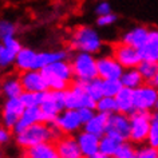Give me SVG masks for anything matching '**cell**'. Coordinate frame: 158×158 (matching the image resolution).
Masks as SVG:
<instances>
[{
	"mask_svg": "<svg viewBox=\"0 0 158 158\" xmlns=\"http://www.w3.org/2000/svg\"><path fill=\"white\" fill-rule=\"evenodd\" d=\"M98 77L102 79H121L123 74V66L111 55H103L98 58Z\"/></svg>",
	"mask_w": 158,
	"mask_h": 158,
	"instance_id": "14",
	"label": "cell"
},
{
	"mask_svg": "<svg viewBox=\"0 0 158 158\" xmlns=\"http://www.w3.org/2000/svg\"><path fill=\"white\" fill-rule=\"evenodd\" d=\"M94 11H95V14L98 15V16L113 12L111 4H110L107 0H101V2H98V3H97V6H95V8H94Z\"/></svg>",
	"mask_w": 158,
	"mask_h": 158,
	"instance_id": "39",
	"label": "cell"
},
{
	"mask_svg": "<svg viewBox=\"0 0 158 158\" xmlns=\"http://www.w3.org/2000/svg\"><path fill=\"white\" fill-rule=\"evenodd\" d=\"M62 133L54 125H48L46 122H39V123H35L30 127L22 130V131L14 134V139L18 148H20L26 152L27 149L32 148V146L52 141L54 138L56 139Z\"/></svg>",
	"mask_w": 158,
	"mask_h": 158,
	"instance_id": "1",
	"label": "cell"
},
{
	"mask_svg": "<svg viewBox=\"0 0 158 158\" xmlns=\"http://www.w3.org/2000/svg\"><path fill=\"white\" fill-rule=\"evenodd\" d=\"M78 113H79V115H81L82 121H83V123H86V122H89L94 115H95L97 110L91 109V107H81L78 110Z\"/></svg>",
	"mask_w": 158,
	"mask_h": 158,
	"instance_id": "40",
	"label": "cell"
},
{
	"mask_svg": "<svg viewBox=\"0 0 158 158\" xmlns=\"http://www.w3.org/2000/svg\"><path fill=\"white\" fill-rule=\"evenodd\" d=\"M121 82L123 85V87L135 90L137 87H139L141 85L145 83V79L141 75L139 70L135 67V69H126L121 77Z\"/></svg>",
	"mask_w": 158,
	"mask_h": 158,
	"instance_id": "27",
	"label": "cell"
},
{
	"mask_svg": "<svg viewBox=\"0 0 158 158\" xmlns=\"http://www.w3.org/2000/svg\"><path fill=\"white\" fill-rule=\"evenodd\" d=\"M152 83H153L154 86H157V87H158V74H157V77L153 79V82H152Z\"/></svg>",
	"mask_w": 158,
	"mask_h": 158,
	"instance_id": "43",
	"label": "cell"
},
{
	"mask_svg": "<svg viewBox=\"0 0 158 158\" xmlns=\"http://www.w3.org/2000/svg\"><path fill=\"white\" fill-rule=\"evenodd\" d=\"M26 156L28 158H59L56 146L51 141L43 142V143H39L36 146L27 149Z\"/></svg>",
	"mask_w": 158,
	"mask_h": 158,
	"instance_id": "25",
	"label": "cell"
},
{
	"mask_svg": "<svg viewBox=\"0 0 158 158\" xmlns=\"http://www.w3.org/2000/svg\"><path fill=\"white\" fill-rule=\"evenodd\" d=\"M117 158H137V148L135 143L131 142L130 139L127 141H122L119 148L117 150L115 154Z\"/></svg>",
	"mask_w": 158,
	"mask_h": 158,
	"instance_id": "33",
	"label": "cell"
},
{
	"mask_svg": "<svg viewBox=\"0 0 158 158\" xmlns=\"http://www.w3.org/2000/svg\"><path fill=\"white\" fill-rule=\"evenodd\" d=\"M83 121L79 115L78 110L74 109H64L59 114L54 126L56 127L62 134H70L75 135L81 130H83Z\"/></svg>",
	"mask_w": 158,
	"mask_h": 158,
	"instance_id": "8",
	"label": "cell"
},
{
	"mask_svg": "<svg viewBox=\"0 0 158 158\" xmlns=\"http://www.w3.org/2000/svg\"><path fill=\"white\" fill-rule=\"evenodd\" d=\"M26 106L19 98H6L2 106V123L4 127L14 130Z\"/></svg>",
	"mask_w": 158,
	"mask_h": 158,
	"instance_id": "10",
	"label": "cell"
},
{
	"mask_svg": "<svg viewBox=\"0 0 158 158\" xmlns=\"http://www.w3.org/2000/svg\"><path fill=\"white\" fill-rule=\"evenodd\" d=\"M150 127H152V114L149 111L135 110L130 115V141L135 145L146 143Z\"/></svg>",
	"mask_w": 158,
	"mask_h": 158,
	"instance_id": "5",
	"label": "cell"
},
{
	"mask_svg": "<svg viewBox=\"0 0 158 158\" xmlns=\"http://www.w3.org/2000/svg\"><path fill=\"white\" fill-rule=\"evenodd\" d=\"M42 71L44 73L46 78L63 79V81H67V82H71L74 79L73 66H71V62L67 60V59L51 63V64L44 67Z\"/></svg>",
	"mask_w": 158,
	"mask_h": 158,
	"instance_id": "16",
	"label": "cell"
},
{
	"mask_svg": "<svg viewBox=\"0 0 158 158\" xmlns=\"http://www.w3.org/2000/svg\"><path fill=\"white\" fill-rule=\"evenodd\" d=\"M39 122H43L40 107H26L12 131H14V134H16L35 123H39Z\"/></svg>",
	"mask_w": 158,
	"mask_h": 158,
	"instance_id": "20",
	"label": "cell"
},
{
	"mask_svg": "<svg viewBox=\"0 0 158 158\" xmlns=\"http://www.w3.org/2000/svg\"><path fill=\"white\" fill-rule=\"evenodd\" d=\"M75 137H77L79 148H81L85 157H93L99 153L101 137H98L90 131H86V130H81Z\"/></svg>",
	"mask_w": 158,
	"mask_h": 158,
	"instance_id": "17",
	"label": "cell"
},
{
	"mask_svg": "<svg viewBox=\"0 0 158 158\" xmlns=\"http://www.w3.org/2000/svg\"><path fill=\"white\" fill-rule=\"evenodd\" d=\"M117 22V15L110 12L106 15H101L97 18V26L98 27H110Z\"/></svg>",
	"mask_w": 158,
	"mask_h": 158,
	"instance_id": "37",
	"label": "cell"
},
{
	"mask_svg": "<svg viewBox=\"0 0 158 158\" xmlns=\"http://www.w3.org/2000/svg\"><path fill=\"white\" fill-rule=\"evenodd\" d=\"M85 158H110V157L105 156V154H102V153H98V154H95V156H93V157H85Z\"/></svg>",
	"mask_w": 158,
	"mask_h": 158,
	"instance_id": "42",
	"label": "cell"
},
{
	"mask_svg": "<svg viewBox=\"0 0 158 158\" xmlns=\"http://www.w3.org/2000/svg\"><path fill=\"white\" fill-rule=\"evenodd\" d=\"M122 89H123V85L121 79H103V95L117 97Z\"/></svg>",
	"mask_w": 158,
	"mask_h": 158,
	"instance_id": "34",
	"label": "cell"
},
{
	"mask_svg": "<svg viewBox=\"0 0 158 158\" xmlns=\"http://www.w3.org/2000/svg\"><path fill=\"white\" fill-rule=\"evenodd\" d=\"M158 101V87L150 82L141 85L134 90V105L135 110L139 111H150L156 107Z\"/></svg>",
	"mask_w": 158,
	"mask_h": 158,
	"instance_id": "7",
	"label": "cell"
},
{
	"mask_svg": "<svg viewBox=\"0 0 158 158\" xmlns=\"http://www.w3.org/2000/svg\"><path fill=\"white\" fill-rule=\"evenodd\" d=\"M82 86L86 90V93L95 101L103 97V79L102 78L97 77L94 79H90L87 82H82Z\"/></svg>",
	"mask_w": 158,
	"mask_h": 158,
	"instance_id": "29",
	"label": "cell"
},
{
	"mask_svg": "<svg viewBox=\"0 0 158 158\" xmlns=\"http://www.w3.org/2000/svg\"><path fill=\"white\" fill-rule=\"evenodd\" d=\"M111 158H117V157H111Z\"/></svg>",
	"mask_w": 158,
	"mask_h": 158,
	"instance_id": "46",
	"label": "cell"
},
{
	"mask_svg": "<svg viewBox=\"0 0 158 158\" xmlns=\"http://www.w3.org/2000/svg\"><path fill=\"white\" fill-rule=\"evenodd\" d=\"M15 35H16V26H15V23L3 19L0 22V38L4 39V38L15 36Z\"/></svg>",
	"mask_w": 158,
	"mask_h": 158,
	"instance_id": "36",
	"label": "cell"
},
{
	"mask_svg": "<svg viewBox=\"0 0 158 158\" xmlns=\"http://www.w3.org/2000/svg\"><path fill=\"white\" fill-rule=\"evenodd\" d=\"M24 93L22 81L19 75L8 74L2 81V94L6 98H19Z\"/></svg>",
	"mask_w": 158,
	"mask_h": 158,
	"instance_id": "19",
	"label": "cell"
},
{
	"mask_svg": "<svg viewBox=\"0 0 158 158\" xmlns=\"http://www.w3.org/2000/svg\"><path fill=\"white\" fill-rule=\"evenodd\" d=\"M97 111L107 114V115H111V114L118 111V106H117V101L115 97H107L103 95L102 98L97 101Z\"/></svg>",
	"mask_w": 158,
	"mask_h": 158,
	"instance_id": "30",
	"label": "cell"
},
{
	"mask_svg": "<svg viewBox=\"0 0 158 158\" xmlns=\"http://www.w3.org/2000/svg\"><path fill=\"white\" fill-rule=\"evenodd\" d=\"M70 47L74 51L95 55L103 48V40L95 28L90 26H79L70 35Z\"/></svg>",
	"mask_w": 158,
	"mask_h": 158,
	"instance_id": "2",
	"label": "cell"
},
{
	"mask_svg": "<svg viewBox=\"0 0 158 158\" xmlns=\"http://www.w3.org/2000/svg\"><path fill=\"white\" fill-rule=\"evenodd\" d=\"M20 158H28V157H27V156H26V154H24V156H23V157H20Z\"/></svg>",
	"mask_w": 158,
	"mask_h": 158,
	"instance_id": "45",
	"label": "cell"
},
{
	"mask_svg": "<svg viewBox=\"0 0 158 158\" xmlns=\"http://www.w3.org/2000/svg\"><path fill=\"white\" fill-rule=\"evenodd\" d=\"M22 43L19 42L16 36H10L2 39V46H0V66L3 70L10 69L15 64L16 56L19 51L22 50Z\"/></svg>",
	"mask_w": 158,
	"mask_h": 158,
	"instance_id": "13",
	"label": "cell"
},
{
	"mask_svg": "<svg viewBox=\"0 0 158 158\" xmlns=\"http://www.w3.org/2000/svg\"><path fill=\"white\" fill-rule=\"evenodd\" d=\"M36 55H38V51L30 48V47H22V50L19 51V54L16 56L14 67L19 73L28 71V70H35Z\"/></svg>",
	"mask_w": 158,
	"mask_h": 158,
	"instance_id": "22",
	"label": "cell"
},
{
	"mask_svg": "<svg viewBox=\"0 0 158 158\" xmlns=\"http://www.w3.org/2000/svg\"><path fill=\"white\" fill-rule=\"evenodd\" d=\"M121 142L118 138L110 135V134L106 133L103 137H101V143H99V153L105 154L107 157H115L117 154V150L119 148Z\"/></svg>",
	"mask_w": 158,
	"mask_h": 158,
	"instance_id": "28",
	"label": "cell"
},
{
	"mask_svg": "<svg viewBox=\"0 0 158 158\" xmlns=\"http://www.w3.org/2000/svg\"><path fill=\"white\" fill-rule=\"evenodd\" d=\"M55 146H56L59 158H85L75 135L62 134L55 139Z\"/></svg>",
	"mask_w": 158,
	"mask_h": 158,
	"instance_id": "15",
	"label": "cell"
},
{
	"mask_svg": "<svg viewBox=\"0 0 158 158\" xmlns=\"http://www.w3.org/2000/svg\"><path fill=\"white\" fill-rule=\"evenodd\" d=\"M81 107H97V101L86 93L82 83L75 82L66 90V109L79 110ZM97 110V109H95Z\"/></svg>",
	"mask_w": 158,
	"mask_h": 158,
	"instance_id": "6",
	"label": "cell"
},
{
	"mask_svg": "<svg viewBox=\"0 0 158 158\" xmlns=\"http://www.w3.org/2000/svg\"><path fill=\"white\" fill-rule=\"evenodd\" d=\"M66 109V91L47 90L40 105L43 122L54 125L58 115Z\"/></svg>",
	"mask_w": 158,
	"mask_h": 158,
	"instance_id": "4",
	"label": "cell"
},
{
	"mask_svg": "<svg viewBox=\"0 0 158 158\" xmlns=\"http://www.w3.org/2000/svg\"><path fill=\"white\" fill-rule=\"evenodd\" d=\"M107 134L118 138L119 141L130 139V115L119 111L109 115Z\"/></svg>",
	"mask_w": 158,
	"mask_h": 158,
	"instance_id": "11",
	"label": "cell"
},
{
	"mask_svg": "<svg viewBox=\"0 0 158 158\" xmlns=\"http://www.w3.org/2000/svg\"><path fill=\"white\" fill-rule=\"evenodd\" d=\"M154 110H158V101H157V103H156V107H154Z\"/></svg>",
	"mask_w": 158,
	"mask_h": 158,
	"instance_id": "44",
	"label": "cell"
},
{
	"mask_svg": "<svg viewBox=\"0 0 158 158\" xmlns=\"http://www.w3.org/2000/svg\"><path fill=\"white\" fill-rule=\"evenodd\" d=\"M107 127H109V115L99 111H97L95 115L83 125V130L95 134L98 137H103L107 133Z\"/></svg>",
	"mask_w": 158,
	"mask_h": 158,
	"instance_id": "23",
	"label": "cell"
},
{
	"mask_svg": "<svg viewBox=\"0 0 158 158\" xmlns=\"http://www.w3.org/2000/svg\"><path fill=\"white\" fill-rule=\"evenodd\" d=\"M98 2H101V0H98Z\"/></svg>",
	"mask_w": 158,
	"mask_h": 158,
	"instance_id": "47",
	"label": "cell"
},
{
	"mask_svg": "<svg viewBox=\"0 0 158 158\" xmlns=\"http://www.w3.org/2000/svg\"><path fill=\"white\" fill-rule=\"evenodd\" d=\"M71 66H73V73L75 82H87L90 79L98 77V58L94 54L90 52H81L77 51L71 56Z\"/></svg>",
	"mask_w": 158,
	"mask_h": 158,
	"instance_id": "3",
	"label": "cell"
},
{
	"mask_svg": "<svg viewBox=\"0 0 158 158\" xmlns=\"http://www.w3.org/2000/svg\"><path fill=\"white\" fill-rule=\"evenodd\" d=\"M137 158H158V149L149 143H142L137 148Z\"/></svg>",
	"mask_w": 158,
	"mask_h": 158,
	"instance_id": "35",
	"label": "cell"
},
{
	"mask_svg": "<svg viewBox=\"0 0 158 158\" xmlns=\"http://www.w3.org/2000/svg\"><path fill=\"white\" fill-rule=\"evenodd\" d=\"M113 56L123 66V69H135L142 62L139 48L126 44L123 42H118L113 46Z\"/></svg>",
	"mask_w": 158,
	"mask_h": 158,
	"instance_id": "9",
	"label": "cell"
},
{
	"mask_svg": "<svg viewBox=\"0 0 158 158\" xmlns=\"http://www.w3.org/2000/svg\"><path fill=\"white\" fill-rule=\"evenodd\" d=\"M12 130H10V129H7L3 126L2 130H0V142H2V145H7V143H10V141H11V138H12Z\"/></svg>",
	"mask_w": 158,
	"mask_h": 158,
	"instance_id": "41",
	"label": "cell"
},
{
	"mask_svg": "<svg viewBox=\"0 0 158 158\" xmlns=\"http://www.w3.org/2000/svg\"><path fill=\"white\" fill-rule=\"evenodd\" d=\"M149 32H150V28H148V27L134 26L131 28H129L127 31H125L121 38V42L135 47V48H141V47L148 42Z\"/></svg>",
	"mask_w": 158,
	"mask_h": 158,
	"instance_id": "18",
	"label": "cell"
},
{
	"mask_svg": "<svg viewBox=\"0 0 158 158\" xmlns=\"http://www.w3.org/2000/svg\"><path fill=\"white\" fill-rule=\"evenodd\" d=\"M146 143L154 146L158 149V122H153L152 121V127L149 131V137H148V142Z\"/></svg>",
	"mask_w": 158,
	"mask_h": 158,
	"instance_id": "38",
	"label": "cell"
},
{
	"mask_svg": "<svg viewBox=\"0 0 158 158\" xmlns=\"http://www.w3.org/2000/svg\"><path fill=\"white\" fill-rule=\"evenodd\" d=\"M139 70L141 75L143 77L145 82H150L152 83L153 79L157 77L158 74V63L157 62H150V60H142L137 67Z\"/></svg>",
	"mask_w": 158,
	"mask_h": 158,
	"instance_id": "31",
	"label": "cell"
},
{
	"mask_svg": "<svg viewBox=\"0 0 158 158\" xmlns=\"http://www.w3.org/2000/svg\"><path fill=\"white\" fill-rule=\"evenodd\" d=\"M24 91L44 93L48 90L47 78L42 70H28L19 74Z\"/></svg>",
	"mask_w": 158,
	"mask_h": 158,
	"instance_id": "12",
	"label": "cell"
},
{
	"mask_svg": "<svg viewBox=\"0 0 158 158\" xmlns=\"http://www.w3.org/2000/svg\"><path fill=\"white\" fill-rule=\"evenodd\" d=\"M46 93V91H44ZM44 93H34V91H24L20 95L22 102L26 107H40Z\"/></svg>",
	"mask_w": 158,
	"mask_h": 158,
	"instance_id": "32",
	"label": "cell"
},
{
	"mask_svg": "<svg viewBox=\"0 0 158 158\" xmlns=\"http://www.w3.org/2000/svg\"><path fill=\"white\" fill-rule=\"evenodd\" d=\"M117 106H118V111L131 115L135 111V105H134V90L129 87H123L118 93V95L115 97Z\"/></svg>",
	"mask_w": 158,
	"mask_h": 158,
	"instance_id": "26",
	"label": "cell"
},
{
	"mask_svg": "<svg viewBox=\"0 0 158 158\" xmlns=\"http://www.w3.org/2000/svg\"><path fill=\"white\" fill-rule=\"evenodd\" d=\"M142 60L158 63V28H150L149 39L139 48Z\"/></svg>",
	"mask_w": 158,
	"mask_h": 158,
	"instance_id": "21",
	"label": "cell"
},
{
	"mask_svg": "<svg viewBox=\"0 0 158 158\" xmlns=\"http://www.w3.org/2000/svg\"><path fill=\"white\" fill-rule=\"evenodd\" d=\"M69 58V52L64 50H52V51H40L36 55V62H35V70H43L44 67L58 60Z\"/></svg>",
	"mask_w": 158,
	"mask_h": 158,
	"instance_id": "24",
	"label": "cell"
}]
</instances>
